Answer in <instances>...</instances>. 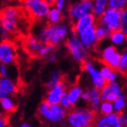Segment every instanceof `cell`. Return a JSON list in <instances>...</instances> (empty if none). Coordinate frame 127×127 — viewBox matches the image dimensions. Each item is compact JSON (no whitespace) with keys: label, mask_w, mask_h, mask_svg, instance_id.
Returning <instances> with one entry per match:
<instances>
[{"label":"cell","mask_w":127,"mask_h":127,"mask_svg":"<svg viewBox=\"0 0 127 127\" xmlns=\"http://www.w3.org/2000/svg\"><path fill=\"white\" fill-rule=\"evenodd\" d=\"M119 120L123 127H127V111H124L119 114Z\"/></svg>","instance_id":"8d00e7d4"},{"label":"cell","mask_w":127,"mask_h":127,"mask_svg":"<svg viewBox=\"0 0 127 127\" xmlns=\"http://www.w3.org/2000/svg\"><path fill=\"white\" fill-rule=\"evenodd\" d=\"M44 45L45 44L40 42L38 38L34 34L27 35L25 40V49L30 56H38L40 50L42 49Z\"/></svg>","instance_id":"2e32d148"},{"label":"cell","mask_w":127,"mask_h":127,"mask_svg":"<svg viewBox=\"0 0 127 127\" xmlns=\"http://www.w3.org/2000/svg\"><path fill=\"white\" fill-rule=\"evenodd\" d=\"M83 64V69L84 71L87 74V75L91 78V82L93 85V87L97 88V89H102L104 85H107V81L103 77V75L101 74L100 68L96 66L95 63L91 60V59H87L86 61H85L82 64Z\"/></svg>","instance_id":"9c48e42d"},{"label":"cell","mask_w":127,"mask_h":127,"mask_svg":"<svg viewBox=\"0 0 127 127\" xmlns=\"http://www.w3.org/2000/svg\"><path fill=\"white\" fill-rule=\"evenodd\" d=\"M0 91H5L10 95L17 93L18 88L16 83L9 77H1L0 78Z\"/></svg>","instance_id":"e0dca14e"},{"label":"cell","mask_w":127,"mask_h":127,"mask_svg":"<svg viewBox=\"0 0 127 127\" xmlns=\"http://www.w3.org/2000/svg\"><path fill=\"white\" fill-rule=\"evenodd\" d=\"M62 82V74L61 73L57 70H55L50 74V76L48 78L47 82H46V88L51 89L52 87L56 86V85H58L59 83Z\"/></svg>","instance_id":"d4e9b609"},{"label":"cell","mask_w":127,"mask_h":127,"mask_svg":"<svg viewBox=\"0 0 127 127\" xmlns=\"http://www.w3.org/2000/svg\"><path fill=\"white\" fill-rule=\"evenodd\" d=\"M60 104H61L62 107H64V108L65 109V110H67V111H68V110H71L72 107H73V105H72V103H70V101H69L66 94L64 95V96L63 97V99H62Z\"/></svg>","instance_id":"836d02e7"},{"label":"cell","mask_w":127,"mask_h":127,"mask_svg":"<svg viewBox=\"0 0 127 127\" xmlns=\"http://www.w3.org/2000/svg\"><path fill=\"white\" fill-rule=\"evenodd\" d=\"M71 33L72 26L66 22H61L56 25H48L40 27L35 36L43 44H52L56 46L66 41Z\"/></svg>","instance_id":"6da1fadb"},{"label":"cell","mask_w":127,"mask_h":127,"mask_svg":"<svg viewBox=\"0 0 127 127\" xmlns=\"http://www.w3.org/2000/svg\"><path fill=\"white\" fill-rule=\"evenodd\" d=\"M97 24V17L94 15H86L82 16L81 18L77 19L76 21H74L72 24V32L74 34H79L83 30L86 29L87 27H90L92 26H95Z\"/></svg>","instance_id":"9a60e30c"},{"label":"cell","mask_w":127,"mask_h":127,"mask_svg":"<svg viewBox=\"0 0 127 127\" xmlns=\"http://www.w3.org/2000/svg\"><path fill=\"white\" fill-rule=\"evenodd\" d=\"M83 88L78 85H74L73 86L69 88L67 92H66V95H67V97H68L70 103H72V105L74 106L78 103L79 99L82 96L83 94Z\"/></svg>","instance_id":"d6986e66"},{"label":"cell","mask_w":127,"mask_h":127,"mask_svg":"<svg viewBox=\"0 0 127 127\" xmlns=\"http://www.w3.org/2000/svg\"><path fill=\"white\" fill-rule=\"evenodd\" d=\"M66 5H67V0H56L54 5H55L57 9H59L60 11L64 12L66 7Z\"/></svg>","instance_id":"d590c367"},{"label":"cell","mask_w":127,"mask_h":127,"mask_svg":"<svg viewBox=\"0 0 127 127\" xmlns=\"http://www.w3.org/2000/svg\"><path fill=\"white\" fill-rule=\"evenodd\" d=\"M121 60V53L114 45H106L101 51V61L114 69H117Z\"/></svg>","instance_id":"8fae6325"},{"label":"cell","mask_w":127,"mask_h":127,"mask_svg":"<svg viewBox=\"0 0 127 127\" xmlns=\"http://www.w3.org/2000/svg\"><path fill=\"white\" fill-rule=\"evenodd\" d=\"M102 103L100 90L97 88H91V98L89 101V108L94 112H99V107Z\"/></svg>","instance_id":"ffe728a7"},{"label":"cell","mask_w":127,"mask_h":127,"mask_svg":"<svg viewBox=\"0 0 127 127\" xmlns=\"http://www.w3.org/2000/svg\"><path fill=\"white\" fill-rule=\"evenodd\" d=\"M108 84L110 85V89H111L112 93L115 94L118 97H125V95L124 94V91H123L122 85H120L119 83L114 82V83H108Z\"/></svg>","instance_id":"1f68e13d"},{"label":"cell","mask_w":127,"mask_h":127,"mask_svg":"<svg viewBox=\"0 0 127 127\" xmlns=\"http://www.w3.org/2000/svg\"><path fill=\"white\" fill-rule=\"evenodd\" d=\"M7 126V121L5 118H1L0 119V127H6Z\"/></svg>","instance_id":"60d3db41"},{"label":"cell","mask_w":127,"mask_h":127,"mask_svg":"<svg viewBox=\"0 0 127 127\" xmlns=\"http://www.w3.org/2000/svg\"><path fill=\"white\" fill-rule=\"evenodd\" d=\"M121 12L116 9L108 7L102 16L97 18V23L105 27L111 32L120 29L121 27Z\"/></svg>","instance_id":"ba28073f"},{"label":"cell","mask_w":127,"mask_h":127,"mask_svg":"<svg viewBox=\"0 0 127 127\" xmlns=\"http://www.w3.org/2000/svg\"><path fill=\"white\" fill-rule=\"evenodd\" d=\"M120 12H121V19H122L120 30H122L125 34H127V8L123 9Z\"/></svg>","instance_id":"d6a6232c"},{"label":"cell","mask_w":127,"mask_h":127,"mask_svg":"<svg viewBox=\"0 0 127 127\" xmlns=\"http://www.w3.org/2000/svg\"><path fill=\"white\" fill-rule=\"evenodd\" d=\"M24 9L33 19L45 20L47 18L48 13L52 5L46 0H21Z\"/></svg>","instance_id":"8992f818"},{"label":"cell","mask_w":127,"mask_h":127,"mask_svg":"<svg viewBox=\"0 0 127 127\" xmlns=\"http://www.w3.org/2000/svg\"><path fill=\"white\" fill-rule=\"evenodd\" d=\"M66 86L63 82L59 83L58 85L48 89L47 93L45 96V101L51 104H60L62 99L66 94Z\"/></svg>","instance_id":"7c38bea8"},{"label":"cell","mask_w":127,"mask_h":127,"mask_svg":"<svg viewBox=\"0 0 127 127\" xmlns=\"http://www.w3.org/2000/svg\"><path fill=\"white\" fill-rule=\"evenodd\" d=\"M99 113L101 114H110L114 113V103L109 101H102L99 107Z\"/></svg>","instance_id":"4316f807"},{"label":"cell","mask_w":127,"mask_h":127,"mask_svg":"<svg viewBox=\"0 0 127 127\" xmlns=\"http://www.w3.org/2000/svg\"><path fill=\"white\" fill-rule=\"evenodd\" d=\"M63 12L57 9L55 5H52V7H51L50 11L48 13L47 18H46L49 25L59 24V23L63 22Z\"/></svg>","instance_id":"44dd1931"},{"label":"cell","mask_w":127,"mask_h":127,"mask_svg":"<svg viewBox=\"0 0 127 127\" xmlns=\"http://www.w3.org/2000/svg\"><path fill=\"white\" fill-rule=\"evenodd\" d=\"M22 16L23 10L20 7L14 5L5 6L0 14V27L6 30L9 34H13L18 29Z\"/></svg>","instance_id":"277c9868"},{"label":"cell","mask_w":127,"mask_h":127,"mask_svg":"<svg viewBox=\"0 0 127 127\" xmlns=\"http://www.w3.org/2000/svg\"><path fill=\"white\" fill-rule=\"evenodd\" d=\"M0 76L9 77V68H8V64H1V65H0ZM9 78H10V77H9Z\"/></svg>","instance_id":"e575fe53"},{"label":"cell","mask_w":127,"mask_h":127,"mask_svg":"<svg viewBox=\"0 0 127 127\" xmlns=\"http://www.w3.org/2000/svg\"><path fill=\"white\" fill-rule=\"evenodd\" d=\"M108 7L119 11L126 9L127 0H108Z\"/></svg>","instance_id":"83f0119b"},{"label":"cell","mask_w":127,"mask_h":127,"mask_svg":"<svg viewBox=\"0 0 127 127\" xmlns=\"http://www.w3.org/2000/svg\"><path fill=\"white\" fill-rule=\"evenodd\" d=\"M112 32L109 29H107L105 27H103L100 24H96L95 26V34L97 37L98 42H101L104 39H109L111 35Z\"/></svg>","instance_id":"cb8c5ba5"},{"label":"cell","mask_w":127,"mask_h":127,"mask_svg":"<svg viewBox=\"0 0 127 127\" xmlns=\"http://www.w3.org/2000/svg\"><path fill=\"white\" fill-rule=\"evenodd\" d=\"M19 127H33V126L31 125H29V124H27V123H24V124L19 125Z\"/></svg>","instance_id":"b9f144b4"},{"label":"cell","mask_w":127,"mask_h":127,"mask_svg":"<svg viewBox=\"0 0 127 127\" xmlns=\"http://www.w3.org/2000/svg\"><path fill=\"white\" fill-rule=\"evenodd\" d=\"M46 1H47V2L49 3V4H50L51 5H55V3H56V0H46Z\"/></svg>","instance_id":"7bdbcfd3"},{"label":"cell","mask_w":127,"mask_h":127,"mask_svg":"<svg viewBox=\"0 0 127 127\" xmlns=\"http://www.w3.org/2000/svg\"><path fill=\"white\" fill-rule=\"evenodd\" d=\"M47 61L49 62V63H56V61H57V56H56V55H54V54H52V55H50V56L47 57Z\"/></svg>","instance_id":"ab89813d"},{"label":"cell","mask_w":127,"mask_h":127,"mask_svg":"<svg viewBox=\"0 0 127 127\" xmlns=\"http://www.w3.org/2000/svg\"><path fill=\"white\" fill-rule=\"evenodd\" d=\"M113 103H114V113L119 114L120 113H122V112H124L125 110L127 105V101L125 99V97H119L117 98Z\"/></svg>","instance_id":"484cf974"},{"label":"cell","mask_w":127,"mask_h":127,"mask_svg":"<svg viewBox=\"0 0 127 127\" xmlns=\"http://www.w3.org/2000/svg\"><path fill=\"white\" fill-rule=\"evenodd\" d=\"M90 98H91V89H85V90L83 91L82 96H81V99L83 101L89 103Z\"/></svg>","instance_id":"74e56055"},{"label":"cell","mask_w":127,"mask_h":127,"mask_svg":"<svg viewBox=\"0 0 127 127\" xmlns=\"http://www.w3.org/2000/svg\"><path fill=\"white\" fill-rule=\"evenodd\" d=\"M94 0H75L70 4L67 13L72 22L76 21L82 16L93 14Z\"/></svg>","instance_id":"52a82bcc"},{"label":"cell","mask_w":127,"mask_h":127,"mask_svg":"<svg viewBox=\"0 0 127 127\" xmlns=\"http://www.w3.org/2000/svg\"><path fill=\"white\" fill-rule=\"evenodd\" d=\"M96 114L90 108L77 107L68 112L66 122L70 127H92L96 120Z\"/></svg>","instance_id":"7a4b0ae2"},{"label":"cell","mask_w":127,"mask_h":127,"mask_svg":"<svg viewBox=\"0 0 127 127\" xmlns=\"http://www.w3.org/2000/svg\"><path fill=\"white\" fill-rule=\"evenodd\" d=\"M65 47L67 48L70 56L74 61L83 64L86 61L89 56V50L80 40L79 36L72 32L65 41Z\"/></svg>","instance_id":"5b68a950"},{"label":"cell","mask_w":127,"mask_h":127,"mask_svg":"<svg viewBox=\"0 0 127 127\" xmlns=\"http://www.w3.org/2000/svg\"><path fill=\"white\" fill-rule=\"evenodd\" d=\"M99 68H100L101 74L103 75V78H104V79L107 81V83H108L109 80H110V78H111V76H112V74H113V73L114 72L115 69L112 68V67H110V66L105 64H102Z\"/></svg>","instance_id":"f546056e"},{"label":"cell","mask_w":127,"mask_h":127,"mask_svg":"<svg viewBox=\"0 0 127 127\" xmlns=\"http://www.w3.org/2000/svg\"><path fill=\"white\" fill-rule=\"evenodd\" d=\"M95 127H123L119 120V114L112 113L110 114H100L96 117Z\"/></svg>","instance_id":"5bb4252c"},{"label":"cell","mask_w":127,"mask_h":127,"mask_svg":"<svg viewBox=\"0 0 127 127\" xmlns=\"http://www.w3.org/2000/svg\"><path fill=\"white\" fill-rule=\"evenodd\" d=\"M95 26L87 27L86 29L83 30L82 32H80L79 34H77L80 40L82 41V43L89 51L95 49L98 43L97 37L95 34Z\"/></svg>","instance_id":"4fadbf2b"},{"label":"cell","mask_w":127,"mask_h":127,"mask_svg":"<svg viewBox=\"0 0 127 127\" xmlns=\"http://www.w3.org/2000/svg\"><path fill=\"white\" fill-rule=\"evenodd\" d=\"M0 33H1V37L3 38V40L4 39H8V36H9V33H8L7 31L5 29H4L3 27H0Z\"/></svg>","instance_id":"f35d334b"},{"label":"cell","mask_w":127,"mask_h":127,"mask_svg":"<svg viewBox=\"0 0 127 127\" xmlns=\"http://www.w3.org/2000/svg\"><path fill=\"white\" fill-rule=\"evenodd\" d=\"M116 70L123 74H127V49L121 54V60Z\"/></svg>","instance_id":"f1b7e54d"},{"label":"cell","mask_w":127,"mask_h":127,"mask_svg":"<svg viewBox=\"0 0 127 127\" xmlns=\"http://www.w3.org/2000/svg\"><path fill=\"white\" fill-rule=\"evenodd\" d=\"M109 40L111 41V44L116 47H121L123 45L127 44V34H125L122 30H116L112 32Z\"/></svg>","instance_id":"ac0fdd59"},{"label":"cell","mask_w":127,"mask_h":127,"mask_svg":"<svg viewBox=\"0 0 127 127\" xmlns=\"http://www.w3.org/2000/svg\"><path fill=\"white\" fill-rule=\"evenodd\" d=\"M62 127H70V126H69V125H68V126H62Z\"/></svg>","instance_id":"ee69618b"},{"label":"cell","mask_w":127,"mask_h":127,"mask_svg":"<svg viewBox=\"0 0 127 127\" xmlns=\"http://www.w3.org/2000/svg\"><path fill=\"white\" fill-rule=\"evenodd\" d=\"M108 8V0H94L93 14L97 18L103 15Z\"/></svg>","instance_id":"7402d4cb"},{"label":"cell","mask_w":127,"mask_h":127,"mask_svg":"<svg viewBox=\"0 0 127 127\" xmlns=\"http://www.w3.org/2000/svg\"><path fill=\"white\" fill-rule=\"evenodd\" d=\"M55 49H56V45H52V44H45L43 45L42 49L40 50L38 57H48L54 53Z\"/></svg>","instance_id":"4dcf8cb0"},{"label":"cell","mask_w":127,"mask_h":127,"mask_svg":"<svg viewBox=\"0 0 127 127\" xmlns=\"http://www.w3.org/2000/svg\"><path fill=\"white\" fill-rule=\"evenodd\" d=\"M0 103H1L2 109L7 114H10V113H13V112L16 111V104L12 96L0 99Z\"/></svg>","instance_id":"603a6c76"},{"label":"cell","mask_w":127,"mask_h":127,"mask_svg":"<svg viewBox=\"0 0 127 127\" xmlns=\"http://www.w3.org/2000/svg\"><path fill=\"white\" fill-rule=\"evenodd\" d=\"M16 45L9 39H4L0 43V62L5 64H14L16 61Z\"/></svg>","instance_id":"30bf717a"},{"label":"cell","mask_w":127,"mask_h":127,"mask_svg":"<svg viewBox=\"0 0 127 127\" xmlns=\"http://www.w3.org/2000/svg\"><path fill=\"white\" fill-rule=\"evenodd\" d=\"M38 116L46 123L59 124L66 119L67 110L62 107L61 104H51L46 101H43L37 109Z\"/></svg>","instance_id":"3957f363"}]
</instances>
